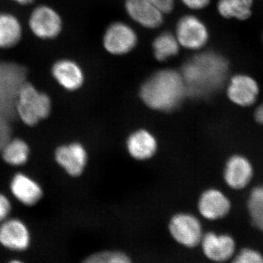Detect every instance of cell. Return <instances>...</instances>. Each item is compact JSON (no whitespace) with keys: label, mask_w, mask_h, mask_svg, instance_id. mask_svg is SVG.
<instances>
[{"label":"cell","mask_w":263,"mask_h":263,"mask_svg":"<svg viewBox=\"0 0 263 263\" xmlns=\"http://www.w3.org/2000/svg\"><path fill=\"white\" fill-rule=\"evenodd\" d=\"M229 72L228 60L213 51L202 52L186 61L181 70L187 95L205 98L220 89Z\"/></svg>","instance_id":"6da1fadb"},{"label":"cell","mask_w":263,"mask_h":263,"mask_svg":"<svg viewBox=\"0 0 263 263\" xmlns=\"http://www.w3.org/2000/svg\"><path fill=\"white\" fill-rule=\"evenodd\" d=\"M186 95L181 72L170 68L152 74L140 89V97L145 105L159 111H172L181 105Z\"/></svg>","instance_id":"7a4b0ae2"},{"label":"cell","mask_w":263,"mask_h":263,"mask_svg":"<svg viewBox=\"0 0 263 263\" xmlns=\"http://www.w3.org/2000/svg\"><path fill=\"white\" fill-rule=\"evenodd\" d=\"M15 108L23 124L34 127L49 117L52 110L51 99L31 83L24 82L15 97Z\"/></svg>","instance_id":"3957f363"},{"label":"cell","mask_w":263,"mask_h":263,"mask_svg":"<svg viewBox=\"0 0 263 263\" xmlns=\"http://www.w3.org/2000/svg\"><path fill=\"white\" fill-rule=\"evenodd\" d=\"M127 15L144 28L155 29L163 24L164 17L172 13L174 0H125Z\"/></svg>","instance_id":"277c9868"},{"label":"cell","mask_w":263,"mask_h":263,"mask_svg":"<svg viewBox=\"0 0 263 263\" xmlns=\"http://www.w3.org/2000/svg\"><path fill=\"white\" fill-rule=\"evenodd\" d=\"M28 24L32 34L43 41L56 39L63 29L61 15L46 5H38L32 10Z\"/></svg>","instance_id":"5b68a950"},{"label":"cell","mask_w":263,"mask_h":263,"mask_svg":"<svg viewBox=\"0 0 263 263\" xmlns=\"http://www.w3.org/2000/svg\"><path fill=\"white\" fill-rule=\"evenodd\" d=\"M168 228L175 241L188 249L200 245L204 235L198 218L189 213L175 214L170 220Z\"/></svg>","instance_id":"8992f818"},{"label":"cell","mask_w":263,"mask_h":263,"mask_svg":"<svg viewBox=\"0 0 263 263\" xmlns=\"http://www.w3.org/2000/svg\"><path fill=\"white\" fill-rule=\"evenodd\" d=\"M138 42L136 31L125 22L110 24L103 34V47L108 53L114 56L128 54L136 48Z\"/></svg>","instance_id":"52a82bcc"},{"label":"cell","mask_w":263,"mask_h":263,"mask_svg":"<svg viewBox=\"0 0 263 263\" xmlns=\"http://www.w3.org/2000/svg\"><path fill=\"white\" fill-rule=\"evenodd\" d=\"M175 35L181 47L191 51H200L206 46L209 39L206 25L194 15H183L179 18Z\"/></svg>","instance_id":"ba28073f"},{"label":"cell","mask_w":263,"mask_h":263,"mask_svg":"<svg viewBox=\"0 0 263 263\" xmlns=\"http://www.w3.org/2000/svg\"><path fill=\"white\" fill-rule=\"evenodd\" d=\"M32 233L25 221L10 217L0 224V246L13 252H24L32 245Z\"/></svg>","instance_id":"9c48e42d"},{"label":"cell","mask_w":263,"mask_h":263,"mask_svg":"<svg viewBox=\"0 0 263 263\" xmlns=\"http://www.w3.org/2000/svg\"><path fill=\"white\" fill-rule=\"evenodd\" d=\"M200 245L204 256L213 262H228L236 253V242L232 235L227 233H204Z\"/></svg>","instance_id":"30bf717a"},{"label":"cell","mask_w":263,"mask_h":263,"mask_svg":"<svg viewBox=\"0 0 263 263\" xmlns=\"http://www.w3.org/2000/svg\"><path fill=\"white\" fill-rule=\"evenodd\" d=\"M54 159L58 165L69 176L78 177L86 168L87 152L81 143L72 142L57 147L54 152Z\"/></svg>","instance_id":"8fae6325"},{"label":"cell","mask_w":263,"mask_h":263,"mask_svg":"<svg viewBox=\"0 0 263 263\" xmlns=\"http://www.w3.org/2000/svg\"><path fill=\"white\" fill-rule=\"evenodd\" d=\"M259 94V87L257 81L245 74L233 76L227 88V95L230 101L240 107L254 105Z\"/></svg>","instance_id":"7c38bea8"},{"label":"cell","mask_w":263,"mask_h":263,"mask_svg":"<svg viewBox=\"0 0 263 263\" xmlns=\"http://www.w3.org/2000/svg\"><path fill=\"white\" fill-rule=\"evenodd\" d=\"M10 193L22 205L34 206L42 200L44 192L42 186L29 175L17 173L10 181Z\"/></svg>","instance_id":"4fadbf2b"},{"label":"cell","mask_w":263,"mask_h":263,"mask_svg":"<svg viewBox=\"0 0 263 263\" xmlns=\"http://www.w3.org/2000/svg\"><path fill=\"white\" fill-rule=\"evenodd\" d=\"M51 72L57 84L66 91H77L84 84L85 75L82 67L70 59L57 60L52 65Z\"/></svg>","instance_id":"5bb4252c"},{"label":"cell","mask_w":263,"mask_h":263,"mask_svg":"<svg viewBox=\"0 0 263 263\" xmlns=\"http://www.w3.org/2000/svg\"><path fill=\"white\" fill-rule=\"evenodd\" d=\"M229 197L217 189H209L200 195L198 210L202 217L210 221L219 220L231 210Z\"/></svg>","instance_id":"9a60e30c"},{"label":"cell","mask_w":263,"mask_h":263,"mask_svg":"<svg viewBox=\"0 0 263 263\" xmlns=\"http://www.w3.org/2000/svg\"><path fill=\"white\" fill-rule=\"evenodd\" d=\"M253 175V166L250 161L245 156L235 155L227 161L223 176L229 187L240 190L250 183Z\"/></svg>","instance_id":"2e32d148"},{"label":"cell","mask_w":263,"mask_h":263,"mask_svg":"<svg viewBox=\"0 0 263 263\" xmlns=\"http://www.w3.org/2000/svg\"><path fill=\"white\" fill-rule=\"evenodd\" d=\"M155 137L146 129H138L132 133L127 141V148L129 155L138 160L152 158L157 150Z\"/></svg>","instance_id":"e0dca14e"},{"label":"cell","mask_w":263,"mask_h":263,"mask_svg":"<svg viewBox=\"0 0 263 263\" xmlns=\"http://www.w3.org/2000/svg\"><path fill=\"white\" fill-rule=\"evenodd\" d=\"M23 35L22 23L15 15L0 13V48L9 49L18 44Z\"/></svg>","instance_id":"ac0fdd59"},{"label":"cell","mask_w":263,"mask_h":263,"mask_svg":"<svg viewBox=\"0 0 263 263\" xmlns=\"http://www.w3.org/2000/svg\"><path fill=\"white\" fill-rule=\"evenodd\" d=\"M2 157L5 163L13 167H21L27 164L30 157L28 143L21 138L8 140L2 147Z\"/></svg>","instance_id":"d6986e66"},{"label":"cell","mask_w":263,"mask_h":263,"mask_svg":"<svg viewBox=\"0 0 263 263\" xmlns=\"http://www.w3.org/2000/svg\"><path fill=\"white\" fill-rule=\"evenodd\" d=\"M179 43L173 33L164 32L159 34L152 43L154 56L157 61L165 62L179 53Z\"/></svg>","instance_id":"ffe728a7"},{"label":"cell","mask_w":263,"mask_h":263,"mask_svg":"<svg viewBox=\"0 0 263 263\" xmlns=\"http://www.w3.org/2000/svg\"><path fill=\"white\" fill-rule=\"evenodd\" d=\"M253 0H219L217 10L221 17L245 21L252 15Z\"/></svg>","instance_id":"44dd1931"},{"label":"cell","mask_w":263,"mask_h":263,"mask_svg":"<svg viewBox=\"0 0 263 263\" xmlns=\"http://www.w3.org/2000/svg\"><path fill=\"white\" fill-rule=\"evenodd\" d=\"M247 209L252 226L263 233V184L255 186L251 191Z\"/></svg>","instance_id":"7402d4cb"},{"label":"cell","mask_w":263,"mask_h":263,"mask_svg":"<svg viewBox=\"0 0 263 263\" xmlns=\"http://www.w3.org/2000/svg\"><path fill=\"white\" fill-rule=\"evenodd\" d=\"M82 263H135L121 251H103L90 254Z\"/></svg>","instance_id":"603a6c76"},{"label":"cell","mask_w":263,"mask_h":263,"mask_svg":"<svg viewBox=\"0 0 263 263\" xmlns=\"http://www.w3.org/2000/svg\"><path fill=\"white\" fill-rule=\"evenodd\" d=\"M231 263H263V254L257 249L245 247L235 253Z\"/></svg>","instance_id":"cb8c5ba5"},{"label":"cell","mask_w":263,"mask_h":263,"mask_svg":"<svg viewBox=\"0 0 263 263\" xmlns=\"http://www.w3.org/2000/svg\"><path fill=\"white\" fill-rule=\"evenodd\" d=\"M12 209L13 207L9 197L0 193V224L10 217Z\"/></svg>","instance_id":"d4e9b609"},{"label":"cell","mask_w":263,"mask_h":263,"mask_svg":"<svg viewBox=\"0 0 263 263\" xmlns=\"http://www.w3.org/2000/svg\"><path fill=\"white\" fill-rule=\"evenodd\" d=\"M186 8L193 10H200L207 8L212 0H181Z\"/></svg>","instance_id":"484cf974"},{"label":"cell","mask_w":263,"mask_h":263,"mask_svg":"<svg viewBox=\"0 0 263 263\" xmlns=\"http://www.w3.org/2000/svg\"><path fill=\"white\" fill-rule=\"evenodd\" d=\"M254 119L257 122L263 125V103H261L256 109L255 112H254Z\"/></svg>","instance_id":"4316f807"},{"label":"cell","mask_w":263,"mask_h":263,"mask_svg":"<svg viewBox=\"0 0 263 263\" xmlns=\"http://www.w3.org/2000/svg\"><path fill=\"white\" fill-rule=\"evenodd\" d=\"M11 1L22 6H27V5L32 4L34 0H11Z\"/></svg>","instance_id":"83f0119b"},{"label":"cell","mask_w":263,"mask_h":263,"mask_svg":"<svg viewBox=\"0 0 263 263\" xmlns=\"http://www.w3.org/2000/svg\"><path fill=\"white\" fill-rule=\"evenodd\" d=\"M8 263H25L24 261L21 260V259H13L11 260H10Z\"/></svg>","instance_id":"f1b7e54d"}]
</instances>
